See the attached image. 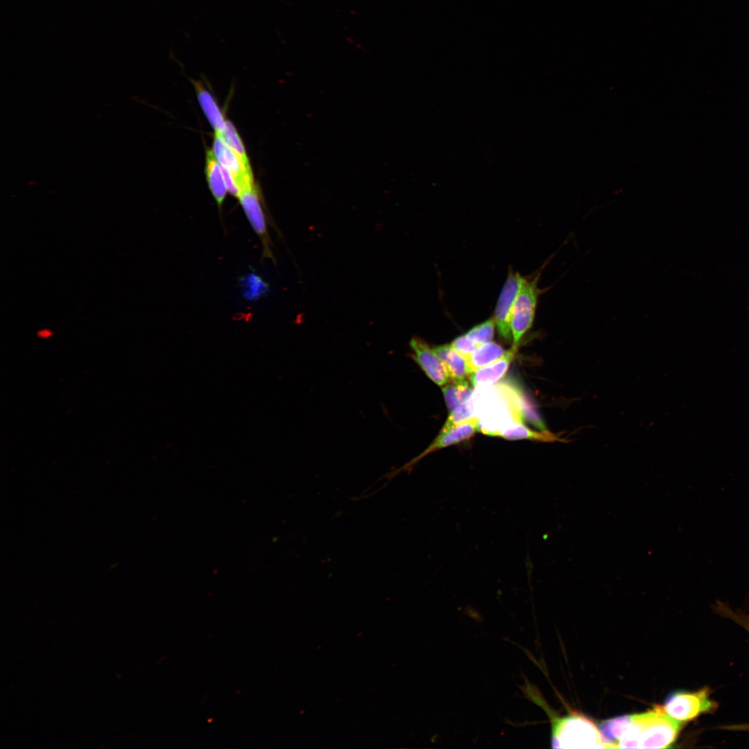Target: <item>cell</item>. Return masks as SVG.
Wrapping results in <instances>:
<instances>
[{"label":"cell","instance_id":"obj_1","mask_svg":"<svg viewBox=\"0 0 749 749\" xmlns=\"http://www.w3.org/2000/svg\"><path fill=\"white\" fill-rule=\"evenodd\" d=\"M522 393L510 381L475 388L467 403L472 415L479 419V431L499 436L508 427L524 423L520 406Z\"/></svg>","mask_w":749,"mask_h":749},{"label":"cell","instance_id":"obj_2","mask_svg":"<svg viewBox=\"0 0 749 749\" xmlns=\"http://www.w3.org/2000/svg\"><path fill=\"white\" fill-rule=\"evenodd\" d=\"M682 722L666 714L662 705L643 713L615 717L616 748H666L675 741Z\"/></svg>","mask_w":749,"mask_h":749},{"label":"cell","instance_id":"obj_3","mask_svg":"<svg viewBox=\"0 0 749 749\" xmlns=\"http://www.w3.org/2000/svg\"><path fill=\"white\" fill-rule=\"evenodd\" d=\"M524 694L549 714L551 725V746L556 748H607L599 728L584 716H556L540 696L537 689L526 682Z\"/></svg>","mask_w":749,"mask_h":749},{"label":"cell","instance_id":"obj_4","mask_svg":"<svg viewBox=\"0 0 749 749\" xmlns=\"http://www.w3.org/2000/svg\"><path fill=\"white\" fill-rule=\"evenodd\" d=\"M539 277L538 275L531 279L524 278L516 297L510 320L512 347L515 349L517 348L520 340L533 323L540 293L537 287Z\"/></svg>","mask_w":749,"mask_h":749},{"label":"cell","instance_id":"obj_5","mask_svg":"<svg viewBox=\"0 0 749 749\" xmlns=\"http://www.w3.org/2000/svg\"><path fill=\"white\" fill-rule=\"evenodd\" d=\"M706 688L697 691H678L671 694L663 705L664 711L670 717L682 722L691 721L703 713L715 708Z\"/></svg>","mask_w":749,"mask_h":749},{"label":"cell","instance_id":"obj_6","mask_svg":"<svg viewBox=\"0 0 749 749\" xmlns=\"http://www.w3.org/2000/svg\"><path fill=\"white\" fill-rule=\"evenodd\" d=\"M524 280L518 273L510 271L499 294L494 309V319L501 338L513 341L510 320L517 293Z\"/></svg>","mask_w":749,"mask_h":749},{"label":"cell","instance_id":"obj_7","mask_svg":"<svg viewBox=\"0 0 749 749\" xmlns=\"http://www.w3.org/2000/svg\"><path fill=\"white\" fill-rule=\"evenodd\" d=\"M239 200L252 228L261 241L263 257L275 261L266 215L256 186L243 191Z\"/></svg>","mask_w":749,"mask_h":749},{"label":"cell","instance_id":"obj_8","mask_svg":"<svg viewBox=\"0 0 749 749\" xmlns=\"http://www.w3.org/2000/svg\"><path fill=\"white\" fill-rule=\"evenodd\" d=\"M479 431V419L473 417L446 430H441L432 443L420 455L414 458L399 469L388 474L386 476L393 478L399 472L411 470L412 467L424 456L436 450L458 443Z\"/></svg>","mask_w":749,"mask_h":749},{"label":"cell","instance_id":"obj_9","mask_svg":"<svg viewBox=\"0 0 749 749\" xmlns=\"http://www.w3.org/2000/svg\"><path fill=\"white\" fill-rule=\"evenodd\" d=\"M212 150L220 165L234 176L242 192L255 185L249 161L245 160L216 134Z\"/></svg>","mask_w":749,"mask_h":749},{"label":"cell","instance_id":"obj_10","mask_svg":"<svg viewBox=\"0 0 749 749\" xmlns=\"http://www.w3.org/2000/svg\"><path fill=\"white\" fill-rule=\"evenodd\" d=\"M410 347L411 358L432 381L440 386L447 384V370L433 347L418 337L411 338Z\"/></svg>","mask_w":749,"mask_h":749},{"label":"cell","instance_id":"obj_11","mask_svg":"<svg viewBox=\"0 0 749 749\" xmlns=\"http://www.w3.org/2000/svg\"><path fill=\"white\" fill-rule=\"evenodd\" d=\"M517 349L512 347L501 359L481 368L470 376L472 384L476 388L494 384L507 371Z\"/></svg>","mask_w":749,"mask_h":749},{"label":"cell","instance_id":"obj_12","mask_svg":"<svg viewBox=\"0 0 749 749\" xmlns=\"http://www.w3.org/2000/svg\"><path fill=\"white\" fill-rule=\"evenodd\" d=\"M434 350L444 363L449 378L453 381L465 380L470 377V370L467 359L456 351L451 345L436 346Z\"/></svg>","mask_w":749,"mask_h":749},{"label":"cell","instance_id":"obj_13","mask_svg":"<svg viewBox=\"0 0 749 749\" xmlns=\"http://www.w3.org/2000/svg\"><path fill=\"white\" fill-rule=\"evenodd\" d=\"M194 87L200 107L216 132H221L226 120L212 94L200 83L194 81Z\"/></svg>","mask_w":749,"mask_h":749},{"label":"cell","instance_id":"obj_14","mask_svg":"<svg viewBox=\"0 0 749 749\" xmlns=\"http://www.w3.org/2000/svg\"><path fill=\"white\" fill-rule=\"evenodd\" d=\"M206 177L210 191L219 208L224 202L227 193L222 167L215 158L212 150L206 156Z\"/></svg>","mask_w":749,"mask_h":749},{"label":"cell","instance_id":"obj_15","mask_svg":"<svg viewBox=\"0 0 749 749\" xmlns=\"http://www.w3.org/2000/svg\"><path fill=\"white\" fill-rule=\"evenodd\" d=\"M507 352L501 345L492 341L479 345L467 359L471 374L501 359Z\"/></svg>","mask_w":749,"mask_h":749},{"label":"cell","instance_id":"obj_16","mask_svg":"<svg viewBox=\"0 0 749 749\" xmlns=\"http://www.w3.org/2000/svg\"><path fill=\"white\" fill-rule=\"evenodd\" d=\"M508 440L528 439L538 441H554L556 436L548 431L537 432L524 426V423L514 424L503 431L500 436Z\"/></svg>","mask_w":749,"mask_h":749},{"label":"cell","instance_id":"obj_17","mask_svg":"<svg viewBox=\"0 0 749 749\" xmlns=\"http://www.w3.org/2000/svg\"><path fill=\"white\" fill-rule=\"evenodd\" d=\"M240 286L243 297L250 300L259 299L265 295L269 289L268 284L254 273H249L241 278Z\"/></svg>","mask_w":749,"mask_h":749},{"label":"cell","instance_id":"obj_18","mask_svg":"<svg viewBox=\"0 0 749 749\" xmlns=\"http://www.w3.org/2000/svg\"><path fill=\"white\" fill-rule=\"evenodd\" d=\"M496 327L494 318H491L471 328L465 334L477 345L491 342Z\"/></svg>","mask_w":749,"mask_h":749},{"label":"cell","instance_id":"obj_19","mask_svg":"<svg viewBox=\"0 0 749 749\" xmlns=\"http://www.w3.org/2000/svg\"><path fill=\"white\" fill-rule=\"evenodd\" d=\"M215 134L218 135L227 146L245 160L249 161L242 140L235 127L230 121H226L224 129L220 132H215Z\"/></svg>","mask_w":749,"mask_h":749},{"label":"cell","instance_id":"obj_20","mask_svg":"<svg viewBox=\"0 0 749 749\" xmlns=\"http://www.w3.org/2000/svg\"><path fill=\"white\" fill-rule=\"evenodd\" d=\"M521 411L524 420L529 422L542 431H546V427L531 402L522 393L520 402Z\"/></svg>","mask_w":749,"mask_h":749},{"label":"cell","instance_id":"obj_21","mask_svg":"<svg viewBox=\"0 0 749 749\" xmlns=\"http://www.w3.org/2000/svg\"><path fill=\"white\" fill-rule=\"evenodd\" d=\"M473 417L467 401L461 403L450 411L448 418L441 430H446Z\"/></svg>","mask_w":749,"mask_h":749},{"label":"cell","instance_id":"obj_22","mask_svg":"<svg viewBox=\"0 0 749 749\" xmlns=\"http://www.w3.org/2000/svg\"><path fill=\"white\" fill-rule=\"evenodd\" d=\"M451 347L467 359L478 347L466 334L455 338L450 344Z\"/></svg>","mask_w":749,"mask_h":749},{"label":"cell","instance_id":"obj_23","mask_svg":"<svg viewBox=\"0 0 749 749\" xmlns=\"http://www.w3.org/2000/svg\"><path fill=\"white\" fill-rule=\"evenodd\" d=\"M442 391L447 406L450 411L461 404L455 382L445 386Z\"/></svg>","mask_w":749,"mask_h":749},{"label":"cell","instance_id":"obj_24","mask_svg":"<svg viewBox=\"0 0 749 749\" xmlns=\"http://www.w3.org/2000/svg\"><path fill=\"white\" fill-rule=\"evenodd\" d=\"M222 171L227 190L231 195L239 198L242 191L238 182L235 179L234 176L225 168L222 167Z\"/></svg>","mask_w":749,"mask_h":749},{"label":"cell","instance_id":"obj_25","mask_svg":"<svg viewBox=\"0 0 749 749\" xmlns=\"http://www.w3.org/2000/svg\"><path fill=\"white\" fill-rule=\"evenodd\" d=\"M38 335L42 338L49 337L51 335V332L47 329H44L38 332Z\"/></svg>","mask_w":749,"mask_h":749}]
</instances>
